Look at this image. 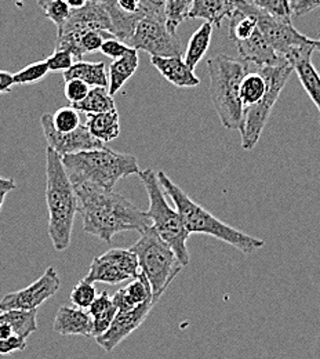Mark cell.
<instances>
[{"label":"cell","mask_w":320,"mask_h":359,"mask_svg":"<svg viewBox=\"0 0 320 359\" xmlns=\"http://www.w3.org/2000/svg\"><path fill=\"white\" fill-rule=\"evenodd\" d=\"M78 213L86 233L111 243L113 236L125 231L144 232L152 225L146 212L138 209L126 196L90 182L74 184Z\"/></svg>","instance_id":"6da1fadb"},{"label":"cell","mask_w":320,"mask_h":359,"mask_svg":"<svg viewBox=\"0 0 320 359\" xmlns=\"http://www.w3.org/2000/svg\"><path fill=\"white\" fill-rule=\"evenodd\" d=\"M46 205L48 210L47 232L55 250L69 248L72 229L78 213V199L62 156L53 148L46 149Z\"/></svg>","instance_id":"7a4b0ae2"},{"label":"cell","mask_w":320,"mask_h":359,"mask_svg":"<svg viewBox=\"0 0 320 359\" xmlns=\"http://www.w3.org/2000/svg\"><path fill=\"white\" fill-rule=\"evenodd\" d=\"M156 175L165 194L173 201L176 209L180 212L183 224L190 235H210L246 255H251L264 248L265 242L263 239L247 235L230 225L223 223L210 212H207L203 206L196 203L176 182H173L165 172H158Z\"/></svg>","instance_id":"3957f363"},{"label":"cell","mask_w":320,"mask_h":359,"mask_svg":"<svg viewBox=\"0 0 320 359\" xmlns=\"http://www.w3.org/2000/svg\"><path fill=\"white\" fill-rule=\"evenodd\" d=\"M62 163L72 184L90 182L106 189H113L119 180L141 170L134 155L115 152L106 147L64 155Z\"/></svg>","instance_id":"277c9868"},{"label":"cell","mask_w":320,"mask_h":359,"mask_svg":"<svg viewBox=\"0 0 320 359\" xmlns=\"http://www.w3.org/2000/svg\"><path fill=\"white\" fill-rule=\"evenodd\" d=\"M210 76V98L214 109L228 130H239L243 121V105L240 101V83L250 71L249 62L218 54L207 60Z\"/></svg>","instance_id":"5b68a950"},{"label":"cell","mask_w":320,"mask_h":359,"mask_svg":"<svg viewBox=\"0 0 320 359\" xmlns=\"http://www.w3.org/2000/svg\"><path fill=\"white\" fill-rule=\"evenodd\" d=\"M138 176L149 198V209L146 215L152 222V226L173 248L183 267L188 266L190 255L186 242L190 233L183 224L180 212L167 203L165 191L158 180V175L152 169L139 170Z\"/></svg>","instance_id":"8992f818"},{"label":"cell","mask_w":320,"mask_h":359,"mask_svg":"<svg viewBox=\"0 0 320 359\" xmlns=\"http://www.w3.org/2000/svg\"><path fill=\"white\" fill-rule=\"evenodd\" d=\"M137 256L139 269L146 275L153 296L160 299L181 272L183 264L173 248L151 225L130 248Z\"/></svg>","instance_id":"52a82bcc"},{"label":"cell","mask_w":320,"mask_h":359,"mask_svg":"<svg viewBox=\"0 0 320 359\" xmlns=\"http://www.w3.org/2000/svg\"><path fill=\"white\" fill-rule=\"evenodd\" d=\"M268 81V90L265 95L254 105L244 108L243 121L239 128L242 135V148L244 151H251L258 144L264 128L268 123L274 104L277 102L281 90L284 89L291 72L293 65L284 61L271 67H257Z\"/></svg>","instance_id":"ba28073f"},{"label":"cell","mask_w":320,"mask_h":359,"mask_svg":"<svg viewBox=\"0 0 320 359\" xmlns=\"http://www.w3.org/2000/svg\"><path fill=\"white\" fill-rule=\"evenodd\" d=\"M127 45L148 53L151 57L183 55L181 41L167 28L165 14H152L139 20Z\"/></svg>","instance_id":"9c48e42d"},{"label":"cell","mask_w":320,"mask_h":359,"mask_svg":"<svg viewBox=\"0 0 320 359\" xmlns=\"http://www.w3.org/2000/svg\"><path fill=\"white\" fill-rule=\"evenodd\" d=\"M102 3L112 21V34L129 43L139 20L152 14H165L163 0H95Z\"/></svg>","instance_id":"30bf717a"},{"label":"cell","mask_w":320,"mask_h":359,"mask_svg":"<svg viewBox=\"0 0 320 359\" xmlns=\"http://www.w3.org/2000/svg\"><path fill=\"white\" fill-rule=\"evenodd\" d=\"M141 273L139 263L136 253L130 249L113 248L102 256L92 259L88 275L89 282H102L109 285H118L125 280H132Z\"/></svg>","instance_id":"8fae6325"},{"label":"cell","mask_w":320,"mask_h":359,"mask_svg":"<svg viewBox=\"0 0 320 359\" xmlns=\"http://www.w3.org/2000/svg\"><path fill=\"white\" fill-rule=\"evenodd\" d=\"M251 11L257 20L258 29L281 57L286 58L295 48L314 45V39L300 34L291 21L277 18L254 4Z\"/></svg>","instance_id":"7c38bea8"},{"label":"cell","mask_w":320,"mask_h":359,"mask_svg":"<svg viewBox=\"0 0 320 359\" xmlns=\"http://www.w3.org/2000/svg\"><path fill=\"white\" fill-rule=\"evenodd\" d=\"M61 287V280L54 267L22 290L6 294L0 300V311L7 310H38L48 299L55 296Z\"/></svg>","instance_id":"4fadbf2b"},{"label":"cell","mask_w":320,"mask_h":359,"mask_svg":"<svg viewBox=\"0 0 320 359\" xmlns=\"http://www.w3.org/2000/svg\"><path fill=\"white\" fill-rule=\"evenodd\" d=\"M159 300L160 299L153 297L132 310L118 311L109 329L104 334L95 337L97 344L102 347L106 353L113 351L123 340H126L144 323V320L149 316L151 311L153 310V307L158 304Z\"/></svg>","instance_id":"5bb4252c"},{"label":"cell","mask_w":320,"mask_h":359,"mask_svg":"<svg viewBox=\"0 0 320 359\" xmlns=\"http://www.w3.org/2000/svg\"><path fill=\"white\" fill-rule=\"evenodd\" d=\"M41 125L46 138L47 145L61 156L104 147V142L95 138L86 125H81L78 129L72 132L62 133L54 128L53 115L50 114L42 115Z\"/></svg>","instance_id":"9a60e30c"},{"label":"cell","mask_w":320,"mask_h":359,"mask_svg":"<svg viewBox=\"0 0 320 359\" xmlns=\"http://www.w3.org/2000/svg\"><path fill=\"white\" fill-rule=\"evenodd\" d=\"M86 31H105L112 34V21L102 3L90 0L83 7L72 8L65 24L61 28H57V34Z\"/></svg>","instance_id":"2e32d148"},{"label":"cell","mask_w":320,"mask_h":359,"mask_svg":"<svg viewBox=\"0 0 320 359\" xmlns=\"http://www.w3.org/2000/svg\"><path fill=\"white\" fill-rule=\"evenodd\" d=\"M315 51V46H305L293 50L286 60L293 65L302 88L312 100L316 107L320 116V74L315 65L312 64V54ZM320 123V121H319Z\"/></svg>","instance_id":"e0dca14e"},{"label":"cell","mask_w":320,"mask_h":359,"mask_svg":"<svg viewBox=\"0 0 320 359\" xmlns=\"http://www.w3.org/2000/svg\"><path fill=\"white\" fill-rule=\"evenodd\" d=\"M235 46L240 58L249 64H254L256 67H271L287 61L264 38L258 28L249 39Z\"/></svg>","instance_id":"ac0fdd59"},{"label":"cell","mask_w":320,"mask_h":359,"mask_svg":"<svg viewBox=\"0 0 320 359\" xmlns=\"http://www.w3.org/2000/svg\"><path fill=\"white\" fill-rule=\"evenodd\" d=\"M152 65L159 71V74L176 88H196L200 85V79L195 75V71L190 69L183 61V55L172 57H151Z\"/></svg>","instance_id":"d6986e66"},{"label":"cell","mask_w":320,"mask_h":359,"mask_svg":"<svg viewBox=\"0 0 320 359\" xmlns=\"http://www.w3.org/2000/svg\"><path fill=\"white\" fill-rule=\"evenodd\" d=\"M92 318L90 313L79 307L62 306L55 314L54 332L61 336L92 337Z\"/></svg>","instance_id":"ffe728a7"},{"label":"cell","mask_w":320,"mask_h":359,"mask_svg":"<svg viewBox=\"0 0 320 359\" xmlns=\"http://www.w3.org/2000/svg\"><path fill=\"white\" fill-rule=\"evenodd\" d=\"M153 297L155 296L151 283L146 275L141 271L137 278L132 279V282L127 286L122 287L112 296V300L118 307V311H127Z\"/></svg>","instance_id":"44dd1931"},{"label":"cell","mask_w":320,"mask_h":359,"mask_svg":"<svg viewBox=\"0 0 320 359\" xmlns=\"http://www.w3.org/2000/svg\"><path fill=\"white\" fill-rule=\"evenodd\" d=\"M233 10V0H193L188 18L204 20L211 22L214 27L221 28L223 21L230 18Z\"/></svg>","instance_id":"7402d4cb"},{"label":"cell","mask_w":320,"mask_h":359,"mask_svg":"<svg viewBox=\"0 0 320 359\" xmlns=\"http://www.w3.org/2000/svg\"><path fill=\"white\" fill-rule=\"evenodd\" d=\"M139 58H138V50L132 47L129 53L125 55L116 58L109 65L108 71V93L113 97L119 90L122 89L127 81L136 74L137 71Z\"/></svg>","instance_id":"603a6c76"},{"label":"cell","mask_w":320,"mask_h":359,"mask_svg":"<svg viewBox=\"0 0 320 359\" xmlns=\"http://www.w3.org/2000/svg\"><path fill=\"white\" fill-rule=\"evenodd\" d=\"M86 126L89 128L90 133L104 144L116 140L120 135V118L118 109L88 114Z\"/></svg>","instance_id":"cb8c5ba5"},{"label":"cell","mask_w":320,"mask_h":359,"mask_svg":"<svg viewBox=\"0 0 320 359\" xmlns=\"http://www.w3.org/2000/svg\"><path fill=\"white\" fill-rule=\"evenodd\" d=\"M64 81L68 79H81L89 86H99L108 89V72L104 62H86L75 61V64L62 74Z\"/></svg>","instance_id":"d4e9b609"},{"label":"cell","mask_w":320,"mask_h":359,"mask_svg":"<svg viewBox=\"0 0 320 359\" xmlns=\"http://www.w3.org/2000/svg\"><path fill=\"white\" fill-rule=\"evenodd\" d=\"M213 29H214V25L211 22L206 21L190 36L186 51H185V58H183V61L186 62V65L190 69L195 71L197 64L203 60V57L209 51V47L211 43V36H213Z\"/></svg>","instance_id":"484cf974"},{"label":"cell","mask_w":320,"mask_h":359,"mask_svg":"<svg viewBox=\"0 0 320 359\" xmlns=\"http://www.w3.org/2000/svg\"><path fill=\"white\" fill-rule=\"evenodd\" d=\"M268 90V81L264 74L256 67V71H249L240 83V101L243 108L257 104Z\"/></svg>","instance_id":"4316f807"},{"label":"cell","mask_w":320,"mask_h":359,"mask_svg":"<svg viewBox=\"0 0 320 359\" xmlns=\"http://www.w3.org/2000/svg\"><path fill=\"white\" fill-rule=\"evenodd\" d=\"M71 105L76 108L79 112H85V114H99V112H108V111L116 109L113 97L108 93L106 88H99V86H94L86 95V98Z\"/></svg>","instance_id":"83f0119b"},{"label":"cell","mask_w":320,"mask_h":359,"mask_svg":"<svg viewBox=\"0 0 320 359\" xmlns=\"http://www.w3.org/2000/svg\"><path fill=\"white\" fill-rule=\"evenodd\" d=\"M193 0H163L167 28L177 34V28L188 18Z\"/></svg>","instance_id":"f1b7e54d"},{"label":"cell","mask_w":320,"mask_h":359,"mask_svg":"<svg viewBox=\"0 0 320 359\" xmlns=\"http://www.w3.org/2000/svg\"><path fill=\"white\" fill-rule=\"evenodd\" d=\"M97 296H98V292H97L94 283L86 280V279H82L72 289L69 299L75 307L89 310V307L92 306V302L95 300Z\"/></svg>","instance_id":"f546056e"},{"label":"cell","mask_w":320,"mask_h":359,"mask_svg":"<svg viewBox=\"0 0 320 359\" xmlns=\"http://www.w3.org/2000/svg\"><path fill=\"white\" fill-rule=\"evenodd\" d=\"M53 125L58 132L68 133L81 126V116L76 108L62 107L53 115Z\"/></svg>","instance_id":"4dcf8cb0"},{"label":"cell","mask_w":320,"mask_h":359,"mask_svg":"<svg viewBox=\"0 0 320 359\" xmlns=\"http://www.w3.org/2000/svg\"><path fill=\"white\" fill-rule=\"evenodd\" d=\"M48 67L46 61H38L34 64L27 65L25 68L20 69L18 72L13 74L14 85H32L42 81L48 74Z\"/></svg>","instance_id":"1f68e13d"},{"label":"cell","mask_w":320,"mask_h":359,"mask_svg":"<svg viewBox=\"0 0 320 359\" xmlns=\"http://www.w3.org/2000/svg\"><path fill=\"white\" fill-rule=\"evenodd\" d=\"M41 8L57 28H61L65 24L72 11V7L68 4L67 0H50Z\"/></svg>","instance_id":"d6a6232c"},{"label":"cell","mask_w":320,"mask_h":359,"mask_svg":"<svg viewBox=\"0 0 320 359\" xmlns=\"http://www.w3.org/2000/svg\"><path fill=\"white\" fill-rule=\"evenodd\" d=\"M45 61L50 72L64 74L75 64L76 60L71 51L62 50V48H54V53L50 57H47Z\"/></svg>","instance_id":"836d02e7"},{"label":"cell","mask_w":320,"mask_h":359,"mask_svg":"<svg viewBox=\"0 0 320 359\" xmlns=\"http://www.w3.org/2000/svg\"><path fill=\"white\" fill-rule=\"evenodd\" d=\"M254 6L272 14L277 18L291 21V6L290 0H253Z\"/></svg>","instance_id":"e575fe53"},{"label":"cell","mask_w":320,"mask_h":359,"mask_svg":"<svg viewBox=\"0 0 320 359\" xmlns=\"http://www.w3.org/2000/svg\"><path fill=\"white\" fill-rule=\"evenodd\" d=\"M89 91H90V86L88 83H85L83 81H81V79H68V81H65L64 95L71 104L79 102L83 98H86Z\"/></svg>","instance_id":"d590c367"},{"label":"cell","mask_w":320,"mask_h":359,"mask_svg":"<svg viewBox=\"0 0 320 359\" xmlns=\"http://www.w3.org/2000/svg\"><path fill=\"white\" fill-rule=\"evenodd\" d=\"M132 50V46L127 45L126 42L118 39L116 36H109L104 41V43L101 46V53L104 55H106L108 58L116 60L122 55H125L126 53H129Z\"/></svg>","instance_id":"8d00e7d4"},{"label":"cell","mask_w":320,"mask_h":359,"mask_svg":"<svg viewBox=\"0 0 320 359\" xmlns=\"http://www.w3.org/2000/svg\"><path fill=\"white\" fill-rule=\"evenodd\" d=\"M27 348V339L18 334L11 337H0V355H10Z\"/></svg>","instance_id":"74e56055"},{"label":"cell","mask_w":320,"mask_h":359,"mask_svg":"<svg viewBox=\"0 0 320 359\" xmlns=\"http://www.w3.org/2000/svg\"><path fill=\"white\" fill-rule=\"evenodd\" d=\"M291 14L294 17H302L320 7V0H290Z\"/></svg>","instance_id":"f35d334b"},{"label":"cell","mask_w":320,"mask_h":359,"mask_svg":"<svg viewBox=\"0 0 320 359\" xmlns=\"http://www.w3.org/2000/svg\"><path fill=\"white\" fill-rule=\"evenodd\" d=\"M14 86L13 74L7 71H0V94H8Z\"/></svg>","instance_id":"ab89813d"},{"label":"cell","mask_w":320,"mask_h":359,"mask_svg":"<svg viewBox=\"0 0 320 359\" xmlns=\"http://www.w3.org/2000/svg\"><path fill=\"white\" fill-rule=\"evenodd\" d=\"M15 189V182L13 179H3L0 177V191H13Z\"/></svg>","instance_id":"60d3db41"},{"label":"cell","mask_w":320,"mask_h":359,"mask_svg":"<svg viewBox=\"0 0 320 359\" xmlns=\"http://www.w3.org/2000/svg\"><path fill=\"white\" fill-rule=\"evenodd\" d=\"M67 1L72 8H79V7H83L85 4H88L90 0H67Z\"/></svg>","instance_id":"b9f144b4"},{"label":"cell","mask_w":320,"mask_h":359,"mask_svg":"<svg viewBox=\"0 0 320 359\" xmlns=\"http://www.w3.org/2000/svg\"><path fill=\"white\" fill-rule=\"evenodd\" d=\"M7 194H8V191H0V210L3 208V203H4V199H6Z\"/></svg>","instance_id":"7bdbcfd3"},{"label":"cell","mask_w":320,"mask_h":359,"mask_svg":"<svg viewBox=\"0 0 320 359\" xmlns=\"http://www.w3.org/2000/svg\"><path fill=\"white\" fill-rule=\"evenodd\" d=\"M314 46H315V50L320 53V38L319 39H314Z\"/></svg>","instance_id":"ee69618b"},{"label":"cell","mask_w":320,"mask_h":359,"mask_svg":"<svg viewBox=\"0 0 320 359\" xmlns=\"http://www.w3.org/2000/svg\"><path fill=\"white\" fill-rule=\"evenodd\" d=\"M48 1H50V0H38V4H39V7H43Z\"/></svg>","instance_id":"f6af8a7d"}]
</instances>
